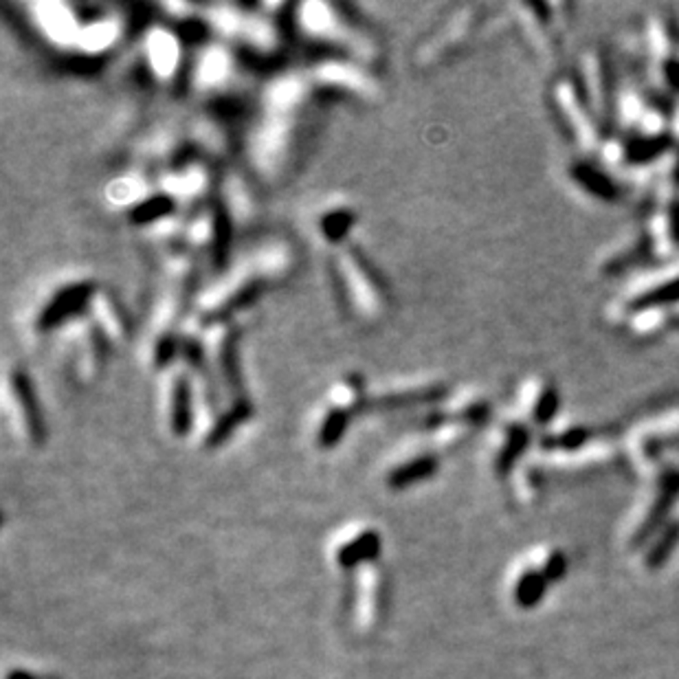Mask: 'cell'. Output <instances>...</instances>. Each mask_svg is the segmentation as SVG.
Returning a JSON list of instances; mask_svg holds the SVG:
<instances>
[{
    "instance_id": "obj_1",
    "label": "cell",
    "mask_w": 679,
    "mask_h": 679,
    "mask_svg": "<svg viewBox=\"0 0 679 679\" xmlns=\"http://www.w3.org/2000/svg\"><path fill=\"white\" fill-rule=\"evenodd\" d=\"M12 387L13 394H16V403L20 405L22 418H25V427L27 433H29L31 442L34 444H42L44 440V425H42V416H40L38 403H35V396L31 391L29 381L22 372H16L12 378Z\"/></svg>"
},
{
    "instance_id": "obj_2",
    "label": "cell",
    "mask_w": 679,
    "mask_h": 679,
    "mask_svg": "<svg viewBox=\"0 0 679 679\" xmlns=\"http://www.w3.org/2000/svg\"><path fill=\"white\" fill-rule=\"evenodd\" d=\"M382 541L381 535L376 530H366L357 536V539L348 541L345 545H341V550L336 552V560L343 569H354L361 563H370L376 560L381 554Z\"/></svg>"
},
{
    "instance_id": "obj_3",
    "label": "cell",
    "mask_w": 679,
    "mask_h": 679,
    "mask_svg": "<svg viewBox=\"0 0 679 679\" xmlns=\"http://www.w3.org/2000/svg\"><path fill=\"white\" fill-rule=\"evenodd\" d=\"M86 297H89V286H71V289H64L47 308L40 314V328H53L58 323H62L64 319L73 317L81 306H84Z\"/></svg>"
},
{
    "instance_id": "obj_4",
    "label": "cell",
    "mask_w": 679,
    "mask_h": 679,
    "mask_svg": "<svg viewBox=\"0 0 679 679\" xmlns=\"http://www.w3.org/2000/svg\"><path fill=\"white\" fill-rule=\"evenodd\" d=\"M436 471L437 459L433 458V455H422V458H416L412 459V462H405L400 464L398 468H394V471L390 473V477H387V484L394 490L407 489V486L418 484V482L429 480Z\"/></svg>"
},
{
    "instance_id": "obj_5",
    "label": "cell",
    "mask_w": 679,
    "mask_h": 679,
    "mask_svg": "<svg viewBox=\"0 0 679 679\" xmlns=\"http://www.w3.org/2000/svg\"><path fill=\"white\" fill-rule=\"evenodd\" d=\"M170 425L176 436H185L191 429V387L185 376H179L172 387Z\"/></svg>"
},
{
    "instance_id": "obj_6",
    "label": "cell",
    "mask_w": 679,
    "mask_h": 679,
    "mask_svg": "<svg viewBox=\"0 0 679 679\" xmlns=\"http://www.w3.org/2000/svg\"><path fill=\"white\" fill-rule=\"evenodd\" d=\"M345 429H348V413H345L343 409H332V412H328V416L323 418L321 429H319V446H321V449H332V446H336L341 437H343Z\"/></svg>"
},
{
    "instance_id": "obj_7",
    "label": "cell",
    "mask_w": 679,
    "mask_h": 679,
    "mask_svg": "<svg viewBox=\"0 0 679 679\" xmlns=\"http://www.w3.org/2000/svg\"><path fill=\"white\" fill-rule=\"evenodd\" d=\"M545 585H548V578H545V574H541V572L523 574L521 581H519V585H517V591H514V596H517V603L521 605V607H532V605H536L539 603L541 596H544Z\"/></svg>"
},
{
    "instance_id": "obj_8",
    "label": "cell",
    "mask_w": 679,
    "mask_h": 679,
    "mask_svg": "<svg viewBox=\"0 0 679 679\" xmlns=\"http://www.w3.org/2000/svg\"><path fill=\"white\" fill-rule=\"evenodd\" d=\"M677 539H679V526L668 528V532L662 536V541H660L658 548H653V552L649 554V567H660V565L667 560V556L673 552Z\"/></svg>"
},
{
    "instance_id": "obj_9",
    "label": "cell",
    "mask_w": 679,
    "mask_h": 679,
    "mask_svg": "<svg viewBox=\"0 0 679 679\" xmlns=\"http://www.w3.org/2000/svg\"><path fill=\"white\" fill-rule=\"evenodd\" d=\"M565 569H567V563H565V556L563 554H554L552 560H550L548 569H545V578L548 581H556L559 576H563Z\"/></svg>"
},
{
    "instance_id": "obj_10",
    "label": "cell",
    "mask_w": 679,
    "mask_h": 679,
    "mask_svg": "<svg viewBox=\"0 0 679 679\" xmlns=\"http://www.w3.org/2000/svg\"><path fill=\"white\" fill-rule=\"evenodd\" d=\"M7 679H35V677L27 671H12L7 675Z\"/></svg>"
}]
</instances>
